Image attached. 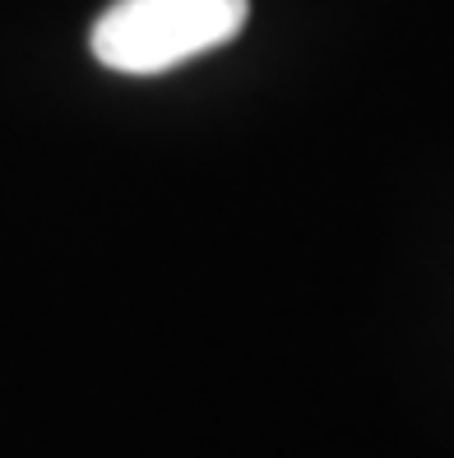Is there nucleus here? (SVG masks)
Masks as SVG:
<instances>
[{
	"instance_id": "1",
	"label": "nucleus",
	"mask_w": 454,
	"mask_h": 458,
	"mask_svg": "<svg viewBox=\"0 0 454 458\" xmlns=\"http://www.w3.org/2000/svg\"><path fill=\"white\" fill-rule=\"evenodd\" d=\"M251 0H116L93 23V56L116 74H167L246 29Z\"/></svg>"
}]
</instances>
